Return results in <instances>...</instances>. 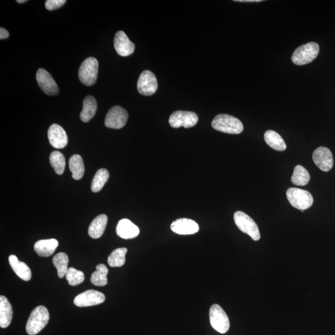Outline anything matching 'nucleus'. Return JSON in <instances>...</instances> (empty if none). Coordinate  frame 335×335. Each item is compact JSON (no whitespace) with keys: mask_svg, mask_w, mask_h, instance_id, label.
Instances as JSON below:
<instances>
[{"mask_svg":"<svg viewBox=\"0 0 335 335\" xmlns=\"http://www.w3.org/2000/svg\"><path fill=\"white\" fill-rule=\"evenodd\" d=\"M8 259L10 266L17 276L25 281H28L31 279V269L26 263L19 261L17 256L13 254L10 255Z\"/></svg>","mask_w":335,"mask_h":335,"instance_id":"obj_18","label":"nucleus"},{"mask_svg":"<svg viewBox=\"0 0 335 335\" xmlns=\"http://www.w3.org/2000/svg\"><path fill=\"white\" fill-rule=\"evenodd\" d=\"M128 116L127 111L119 106H115L111 108L106 115L105 125L108 128L119 129L124 127Z\"/></svg>","mask_w":335,"mask_h":335,"instance_id":"obj_9","label":"nucleus"},{"mask_svg":"<svg viewBox=\"0 0 335 335\" xmlns=\"http://www.w3.org/2000/svg\"><path fill=\"white\" fill-rule=\"evenodd\" d=\"M319 45L316 42H309L297 47L292 55L294 64L303 65L313 61L318 56Z\"/></svg>","mask_w":335,"mask_h":335,"instance_id":"obj_3","label":"nucleus"},{"mask_svg":"<svg viewBox=\"0 0 335 335\" xmlns=\"http://www.w3.org/2000/svg\"><path fill=\"white\" fill-rule=\"evenodd\" d=\"M238 1V2H260L261 1V0H241V1Z\"/></svg>","mask_w":335,"mask_h":335,"instance_id":"obj_34","label":"nucleus"},{"mask_svg":"<svg viewBox=\"0 0 335 335\" xmlns=\"http://www.w3.org/2000/svg\"><path fill=\"white\" fill-rule=\"evenodd\" d=\"M67 1L65 0H47L45 1V7L49 11L59 8Z\"/></svg>","mask_w":335,"mask_h":335,"instance_id":"obj_32","label":"nucleus"},{"mask_svg":"<svg viewBox=\"0 0 335 335\" xmlns=\"http://www.w3.org/2000/svg\"><path fill=\"white\" fill-rule=\"evenodd\" d=\"M106 299L104 294L95 290H88L78 295L74 302L75 306L85 307L97 306L103 303Z\"/></svg>","mask_w":335,"mask_h":335,"instance_id":"obj_11","label":"nucleus"},{"mask_svg":"<svg viewBox=\"0 0 335 335\" xmlns=\"http://www.w3.org/2000/svg\"><path fill=\"white\" fill-rule=\"evenodd\" d=\"M65 277L70 285L72 286L79 285L85 280L84 273L72 267L68 269Z\"/></svg>","mask_w":335,"mask_h":335,"instance_id":"obj_31","label":"nucleus"},{"mask_svg":"<svg viewBox=\"0 0 335 335\" xmlns=\"http://www.w3.org/2000/svg\"><path fill=\"white\" fill-rule=\"evenodd\" d=\"M36 80L42 92L50 96L57 95L59 87L52 75L44 69H39L36 73Z\"/></svg>","mask_w":335,"mask_h":335,"instance_id":"obj_12","label":"nucleus"},{"mask_svg":"<svg viewBox=\"0 0 335 335\" xmlns=\"http://www.w3.org/2000/svg\"><path fill=\"white\" fill-rule=\"evenodd\" d=\"M171 229L179 235H193L198 232L200 226L192 219L181 218L171 223Z\"/></svg>","mask_w":335,"mask_h":335,"instance_id":"obj_16","label":"nucleus"},{"mask_svg":"<svg viewBox=\"0 0 335 335\" xmlns=\"http://www.w3.org/2000/svg\"><path fill=\"white\" fill-rule=\"evenodd\" d=\"M52 263L56 268L58 276L60 278H64L66 276L69 265V256L64 252L55 254L52 259Z\"/></svg>","mask_w":335,"mask_h":335,"instance_id":"obj_25","label":"nucleus"},{"mask_svg":"<svg viewBox=\"0 0 335 335\" xmlns=\"http://www.w3.org/2000/svg\"><path fill=\"white\" fill-rule=\"evenodd\" d=\"M59 246L56 239H48L37 241L34 246L35 251L39 256L49 257L51 256Z\"/></svg>","mask_w":335,"mask_h":335,"instance_id":"obj_20","label":"nucleus"},{"mask_svg":"<svg viewBox=\"0 0 335 335\" xmlns=\"http://www.w3.org/2000/svg\"><path fill=\"white\" fill-rule=\"evenodd\" d=\"M48 138L50 145L55 148H64L68 143V137L64 128L59 124L50 126L48 130Z\"/></svg>","mask_w":335,"mask_h":335,"instance_id":"obj_15","label":"nucleus"},{"mask_svg":"<svg viewBox=\"0 0 335 335\" xmlns=\"http://www.w3.org/2000/svg\"><path fill=\"white\" fill-rule=\"evenodd\" d=\"M264 140L273 149L283 152L286 149V144L281 136L273 130H267L264 135Z\"/></svg>","mask_w":335,"mask_h":335,"instance_id":"obj_23","label":"nucleus"},{"mask_svg":"<svg viewBox=\"0 0 335 335\" xmlns=\"http://www.w3.org/2000/svg\"><path fill=\"white\" fill-rule=\"evenodd\" d=\"M115 51L122 57H127L132 55L135 50V44L130 41L124 31L116 32L114 39Z\"/></svg>","mask_w":335,"mask_h":335,"instance_id":"obj_14","label":"nucleus"},{"mask_svg":"<svg viewBox=\"0 0 335 335\" xmlns=\"http://www.w3.org/2000/svg\"><path fill=\"white\" fill-rule=\"evenodd\" d=\"M8 37L9 32L7 31L6 29L3 28V27H1V28H0V39H5Z\"/></svg>","mask_w":335,"mask_h":335,"instance_id":"obj_33","label":"nucleus"},{"mask_svg":"<svg viewBox=\"0 0 335 335\" xmlns=\"http://www.w3.org/2000/svg\"><path fill=\"white\" fill-rule=\"evenodd\" d=\"M97 102L92 96H88L84 100L83 110L80 113V119L83 122H89L95 116L97 111Z\"/></svg>","mask_w":335,"mask_h":335,"instance_id":"obj_21","label":"nucleus"},{"mask_svg":"<svg viewBox=\"0 0 335 335\" xmlns=\"http://www.w3.org/2000/svg\"><path fill=\"white\" fill-rule=\"evenodd\" d=\"M108 223V217L105 214H101L92 222L88 228V234L90 237L97 239L104 233Z\"/></svg>","mask_w":335,"mask_h":335,"instance_id":"obj_19","label":"nucleus"},{"mask_svg":"<svg viewBox=\"0 0 335 335\" xmlns=\"http://www.w3.org/2000/svg\"><path fill=\"white\" fill-rule=\"evenodd\" d=\"M49 321V313L46 307L38 306L32 311L26 324V332L29 335H35L47 326Z\"/></svg>","mask_w":335,"mask_h":335,"instance_id":"obj_2","label":"nucleus"},{"mask_svg":"<svg viewBox=\"0 0 335 335\" xmlns=\"http://www.w3.org/2000/svg\"><path fill=\"white\" fill-rule=\"evenodd\" d=\"M69 168L72 173V177L79 180L83 177L85 172V166L81 156L75 154L69 160Z\"/></svg>","mask_w":335,"mask_h":335,"instance_id":"obj_24","label":"nucleus"},{"mask_svg":"<svg viewBox=\"0 0 335 335\" xmlns=\"http://www.w3.org/2000/svg\"><path fill=\"white\" fill-rule=\"evenodd\" d=\"M110 178V173L107 169L102 168L96 173L92 183V191L93 193L99 192L102 190L108 179Z\"/></svg>","mask_w":335,"mask_h":335,"instance_id":"obj_28","label":"nucleus"},{"mask_svg":"<svg viewBox=\"0 0 335 335\" xmlns=\"http://www.w3.org/2000/svg\"><path fill=\"white\" fill-rule=\"evenodd\" d=\"M211 326L220 334H225L230 328V322L225 311L218 304L211 306L210 311Z\"/></svg>","mask_w":335,"mask_h":335,"instance_id":"obj_7","label":"nucleus"},{"mask_svg":"<svg viewBox=\"0 0 335 335\" xmlns=\"http://www.w3.org/2000/svg\"><path fill=\"white\" fill-rule=\"evenodd\" d=\"M50 163L57 175H61L64 172L65 158L64 155L59 151H54L50 155Z\"/></svg>","mask_w":335,"mask_h":335,"instance_id":"obj_30","label":"nucleus"},{"mask_svg":"<svg viewBox=\"0 0 335 335\" xmlns=\"http://www.w3.org/2000/svg\"><path fill=\"white\" fill-rule=\"evenodd\" d=\"M117 235L123 239H132L139 235L140 230L137 225L127 219H122L116 226Z\"/></svg>","mask_w":335,"mask_h":335,"instance_id":"obj_17","label":"nucleus"},{"mask_svg":"<svg viewBox=\"0 0 335 335\" xmlns=\"http://www.w3.org/2000/svg\"><path fill=\"white\" fill-rule=\"evenodd\" d=\"M17 2L18 3H24L25 2H27V0H17Z\"/></svg>","mask_w":335,"mask_h":335,"instance_id":"obj_35","label":"nucleus"},{"mask_svg":"<svg viewBox=\"0 0 335 335\" xmlns=\"http://www.w3.org/2000/svg\"><path fill=\"white\" fill-rule=\"evenodd\" d=\"M198 116L195 112L176 111L169 118V124L173 128H190L198 122Z\"/></svg>","mask_w":335,"mask_h":335,"instance_id":"obj_8","label":"nucleus"},{"mask_svg":"<svg viewBox=\"0 0 335 335\" xmlns=\"http://www.w3.org/2000/svg\"><path fill=\"white\" fill-rule=\"evenodd\" d=\"M311 179L309 171L301 165H297L294 169V173L291 177L292 183L296 186H306Z\"/></svg>","mask_w":335,"mask_h":335,"instance_id":"obj_27","label":"nucleus"},{"mask_svg":"<svg viewBox=\"0 0 335 335\" xmlns=\"http://www.w3.org/2000/svg\"><path fill=\"white\" fill-rule=\"evenodd\" d=\"M234 221L242 232L248 234L254 241L260 239L259 228L255 222L243 212L237 211L234 214Z\"/></svg>","mask_w":335,"mask_h":335,"instance_id":"obj_6","label":"nucleus"},{"mask_svg":"<svg viewBox=\"0 0 335 335\" xmlns=\"http://www.w3.org/2000/svg\"><path fill=\"white\" fill-rule=\"evenodd\" d=\"M95 271L93 272L91 276V282L97 286H105L108 284L107 276L108 269L107 266L103 264H100L96 268Z\"/></svg>","mask_w":335,"mask_h":335,"instance_id":"obj_26","label":"nucleus"},{"mask_svg":"<svg viewBox=\"0 0 335 335\" xmlns=\"http://www.w3.org/2000/svg\"><path fill=\"white\" fill-rule=\"evenodd\" d=\"M312 158L317 167L325 172L331 170L333 168V155L328 148L324 147L317 148L314 151Z\"/></svg>","mask_w":335,"mask_h":335,"instance_id":"obj_13","label":"nucleus"},{"mask_svg":"<svg viewBox=\"0 0 335 335\" xmlns=\"http://www.w3.org/2000/svg\"><path fill=\"white\" fill-rule=\"evenodd\" d=\"M127 253V249L126 248L115 249L108 257V264L112 268L122 266L125 264V255Z\"/></svg>","mask_w":335,"mask_h":335,"instance_id":"obj_29","label":"nucleus"},{"mask_svg":"<svg viewBox=\"0 0 335 335\" xmlns=\"http://www.w3.org/2000/svg\"><path fill=\"white\" fill-rule=\"evenodd\" d=\"M212 127L219 132L230 134H239L243 130V125L240 120L232 115L224 114L214 117L212 121Z\"/></svg>","mask_w":335,"mask_h":335,"instance_id":"obj_1","label":"nucleus"},{"mask_svg":"<svg viewBox=\"0 0 335 335\" xmlns=\"http://www.w3.org/2000/svg\"><path fill=\"white\" fill-rule=\"evenodd\" d=\"M287 198L294 208L301 211L308 210L314 203L313 196L309 191L297 188H289Z\"/></svg>","mask_w":335,"mask_h":335,"instance_id":"obj_4","label":"nucleus"},{"mask_svg":"<svg viewBox=\"0 0 335 335\" xmlns=\"http://www.w3.org/2000/svg\"><path fill=\"white\" fill-rule=\"evenodd\" d=\"M12 317V306L4 296H0V326L5 329L11 324Z\"/></svg>","mask_w":335,"mask_h":335,"instance_id":"obj_22","label":"nucleus"},{"mask_svg":"<svg viewBox=\"0 0 335 335\" xmlns=\"http://www.w3.org/2000/svg\"><path fill=\"white\" fill-rule=\"evenodd\" d=\"M157 89L158 82L155 75L149 70L142 72L137 82V90L140 94L151 96L154 94Z\"/></svg>","mask_w":335,"mask_h":335,"instance_id":"obj_10","label":"nucleus"},{"mask_svg":"<svg viewBox=\"0 0 335 335\" xmlns=\"http://www.w3.org/2000/svg\"><path fill=\"white\" fill-rule=\"evenodd\" d=\"M99 64L95 57H88L82 62L79 71V77L83 84L91 87L97 82Z\"/></svg>","mask_w":335,"mask_h":335,"instance_id":"obj_5","label":"nucleus"}]
</instances>
